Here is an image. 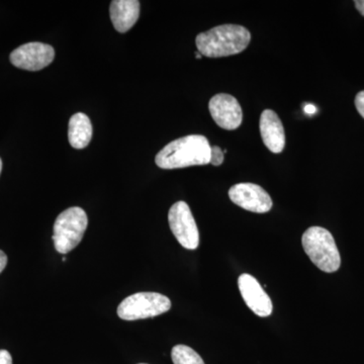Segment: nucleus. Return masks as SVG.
Returning <instances> with one entry per match:
<instances>
[{"instance_id":"nucleus-2","label":"nucleus","mask_w":364,"mask_h":364,"mask_svg":"<svg viewBox=\"0 0 364 364\" xmlns=\"http://www.w3.org/2000/svg\"><path fill=\"white\" fill-rule=\"evenodd\" d=\"M250 41L251 33L244 26L223 25L198 35L196 44L203 56L222 58L243 52Z\"/></svg>"},{"instance_id":"nucleus-8","label":"nucleus","mask_w":364,"mask_h":364,"mask_svg":"<svg viewBox=\"0 0 364 364\" xmlns=\"http://www.w3.org/2000/svg\"><path fill=\"white\" fill-rule=\"evenodd\" d=\"M229 198L235 205L256 214H265L272 208V200L267 191L258 184L249 182L232 186Z\"/></svg>"},{"instance_id":"nucleus-20","label":"nucleus","mask_w":364,"mask_h":364,"mask_svg":"<svg viewBox=\"0 0 364 364\" xmlns=\"http://www.w3.org/2000/svg\"><path fill=\"white\" fill-rule=\"evenodd\" d=\"M354 4L361 16H364V0H356L354 1Z\"/></svg>"},{"instance_id":"nucleus-7","label":"nucleus","mask_w":364,"mask_h":364,"mask_svg":"<svg viewBox=\"0 0 364 364\" xmlns=\"http://www.w3.org/2000/svg\"><path fill=\"white\" fill-rule=\"evenodd\" d=\"M55 58L52 46L43 43H28L11 53L9 59L18 68L28 71H39L49 66Z\"/></svg>"},{"instance_id":"nucleus-21","label":"nucleus","mask_w":364,"mask_h":364,"mask_svg":"<svg viewBox=\"0 0 364 364\" xmlns=\"http://www.w3.org/2000/svg\"><path fill=\"white\" fill-rule=\"evenodd\" d=\"M196 58H198V59H200V58H203V55H202V54H200V52H196Z\"/></svg>"},{"instance_id":"nucleus-5","label":"nucleus","mask_w":364,"mask_h":364,"mask_svg":"<svg viewBox=\"0 0 364 364\" xmlns=\"http://www.w3.org/2000/svg\"><path fill=\"white\" fill-rule=\"evenodd\" d=\"M170 309L171 301L161 294L138 293L132 294L119 304L117 316L124 321L141 320L162 315Z\"/></svg>"},{"instance_id":"nucleus-15","label":"nucleus","mask_w":364,"mask_h":364,"mask_svg":"<svg viewBox=\"0 0 364 364\" xmlns=\"http://www.w3.org/2000/svg\"><path fill=\"white\" fill-rule=\"evenodd\" d=\"M223 162H224V152L218 146H212L210 164L214 165V166H220Z\"/></svg>"},{"instance_id":"nucleus-22","label":"nucleus","mask_w":364,"mask_h":364,"mask_svg":"<svg viewBox=\"0 0 364 364\" xmlns=\"http://www.w3.org/2000/svg\"><path fill=\"white\" fill-rule=\"evenodd\" d=\"M1 170H2V161H1V159H0V173H1Z\"/></svg>"},{"instance_id":"nucleus-3","label":"nucleus","mask_w":364,"mask_h":364,"mask_svg":"<svg viewBox=\"0 0 364 364\" xmlns=\"http://www.w3.org/2000/svg\"><path fill=\"white\" fill-rule=\"evenodd\" d=\"M304 250L311 261L322 272H336L341 257L334 237L322 227H311L301 237Z\"/></svg>"},{"instance_id":"nucleus-23","label":"nucleus","mask_w":364,"mask_h":364,"mask_svg":"<svg viewBox=\"0 0 364 364\" xmlns=\"http://www.w3.org/2000/svg\"><path fill=\"white\" fill-rule=\"evenodd\" d=\"M140 364H146V363H140Z\"/></svg>"},{"instance_id":"nucleus-9","label":"nucleus","mask_w":364,"mask_h":364,"mask_svg":"<svg viewBox=\"0 0 364 364\" xmlns=\"http://www.w3.org/2000/svg\"><path fill=\"white\" fill-rule=\"evenodd\" d=\"M208 109L215 124L225 130H236L243 121L240 104L236 98L227 93H219L210 98Z\"/></svg>"},{"instance_id":"nucleus-14","label":"nucleus","mask_w":364,"mask_h":364,"mask_svg":"<svg viewBox=\"0 0 364 364\" xmlns=\"http://www.w3.org/2000/svg\"><path fill=\"white\" fill-rule=\"evenodd\" d=\"M171 358L174 364H205L203 358L186 345L174 346L171 351Z\"/></svg>"},{"instance_id":"nucleus-11","label":"nucleus","mask_w":364,"mask_h":364,"mask_svg":"<svg viewBox=\"0 0 364 364\" xmlns=\"http://www.w3.org/2000/svg\"><path fill=\"white\" fill-rule=\"evenodd\" d=\"M259 128L261 138L267 149L279 154L286 147V134L284 124L277 112L265 109L260 117Z\"/></svg>"},{"instance_id":"nucleus-10","label":"nucleus","mask_w":364,"mask_h":364,"mask_svg":"<svg viewBox=\"0 0 364 364\" xmlns=\"http://www.w3.org/2000/svg\"><path fill=\"white\" fill-rule=\"evenodd\" d=\"M238 287L242 298L254 314L263 318L272 315V299L255 277L243 273L239 277Z\"/></svg>"},{"instance_id":"nucleus-1","label":"nucleus","mask_w":364,"mask_h":364,"mask_svg":"<svg viewBox=\"0 0 364 364\" xmlns=\"http://www.w3.org/2000/svg\"><path fill=\"white\" fill-rule=\"evenodd\" d=\"M212 146L205 136L189 135L172 141L155 157L162 169H178L210 162Z\"/></svg>"},{"instance_id":"nucleus-6","label":"nucleus","mask_w":364,"mask_h":364,"mask_svg":"<svg viewBox=\"0 0 364 364\" xmlns=\"http://www.w3.org/2000/svg\"><path fill=\"white\" fill-rule=\"evenodd\" d=\"M169 227L182 247L195 250L200 245V233L193 213L186 202H177L170 208Z\"/></svg>"},{"instance_id":"nucleus-18","label":"nucleus","mask_w":364,"mask_h":364,"mask_svg":"<svg viewBox=\"0 0 364 364\" xmlns=\"http://www.w3.org/2000/svg\"><path fill=\"white\" fill-rule=\"evenodd\" d=\"M304 112H305L306 114H309V116H313L317 112V107L312 104H306L304 105Z\"/></svg>"},{"instance_id":"nucleus-13","label":"nucleus","mask_w":364,"mask_h":364,"mask_svg":"<svg viewBox=\"0 0 364 364\" xmlns=\"http://www.w3.org/2000/svg\"><path fill=\"white\" fill-rule=\"evenodd\" d=\"M92 138V124L90 117L83 112H77L69 121L68 139L72 147L83 149L90 145Z\"/></svg>"},{"instance_id":"nucleus-16","label":"nucleus","mask_w":364,"mask_h":364,"mask_svg":"<svg viewBox=\"0 0 364 364\" xmlns=\"http://www.w3.org/2000/svg\"><path fill=\"white\" fill-rule=\"evenodd\" d=\"M355 107L361 117L364 119V90L360 91L355 97Z\"/></svg>"},{"instance_id":"nucleus-4","label":"nucleus","mask_w":364,"mask_h":364,"mask_svg":"<svg viewBox=\"0 0 364 364\" xmlns=\"http://www.w3.org/2000/svg\"><path fill=\"white\" fill-rule=\"evenodd\" d=\"M88 226L87 215L81 208H67L57 218L54 224L55 248L61 254L73 250L82 240Z\"/></svg>"},{"instance_id":"nucleus-17","label":"nucleus","mask_w":364,"mask_h":364,"mask_svg":"<svg viewBox=\"0 0 364 364\" xmlns=\"http://www.w3.org/2000/svg\"><path fill=\"white\" fill-rule=\"evenodd\" d=\"M0 364H13V358L6 350H0Z\"/></svg>"},{"instance_id":"nucleus-12","label":"nucleus","mask_w":364,"mask_h":364,"mask_svg":"<svg viewBox=\"0 0 364 364\" xmlns=\"http://www.w3.org/2000/svg\"><path fill=\"white\" fill-rule=\"evenodd\" d=\"M109 14L112 25L117 32H128L135 25L140 16V1L114 0L109 7Z\"/></svg>"},{"instance_id":"nucleus-19","label":"nucleus","mask_w":364,"mask_h":364,"mask_svg":"<svg viewBox=\"0 0 364 364\" xmlns=\"http://www.w3.org/2000/svg\"><path fill=\"white\" fill-rule=\"evenodd\" d=\"M7 264V256L4 251L0 250V273L4 272Z\"/></svg>"}]
</instances>
